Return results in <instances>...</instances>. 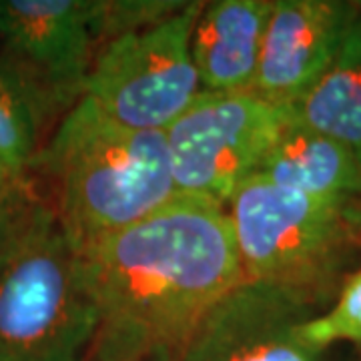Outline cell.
Wrapping results in <instances>:
<instances>
[{
  "label": "cell",
  "instance_id": "6da1fadb",
  "mask_svg": "<svg viewBox=\"0 0 361 361\" xmlns=\"http://www.w3.org/2000/svg\"><path fill=\"white\" fill-rule=\"evenodd\" d=\"M85 259L101 310L87 361H179L207 311L245 279L227 209L187 195Z\"/></svg>",
  "mask_w": 361,
  "mask_h": 361
},
{
  "label": "cell",
  "instance_id": "7a4b0ae2",
  "mask_svg": "<svg viewBox=\"0 0 361 361\" xmlns=\"http://www.w3.org/2000/svg\"><path fill=\"white\" fill-rule=\"evenodd\" d=\"M28 177L49 187L42 197L80 255L179 195L165 133L121 127L85 97L54 127Z\"/></svg>",
  "mask_w": 361,
  "mask_h": 361
},
{
  "label": "cell",
  "instance_id": "3957f363",
  "mask_svg": "<svg viewBox=\"0 0 361 361\" xmlns=\"http://www.w3.org/2000/svg\"><path fill=\"white\" fill-rule=\"evenodd\" d=\"M243 277L325 311L361 259V203L323 201L253 175L227 205Z\"/></svg>",
  "mask_w": 361,
  "mask_h": 361
},
{
  "label": "cell",
  "instance_id": "277c9868",
  "mask_svg": "<svg viewBox=\"0 0 361 361\" xmlns=\"http://www.w3.org/2000/svg\"><path fill=\"white\" fill-rule=\"evenodd\" d=\"M99 323L89 263L47 207L0 265V361H87Z\"/></svg>",
  "mask_w": 361,
  "mask_h": 361
},
{
  "label": "cell",
  "instance_id": "5b68a950",
  "mask_svg": "<svg viewBox=\"0 0 361 361\" xmlns=\"http://www.w3.org/2000/svg\"><path fill=\"white\" fill-rule=\"evenodd\" d=\"M203 2L157 25L109 40L97 52L85 99L113 123L165 130L203 92L191 56V35Z\"/></svg>",
  "mask_w": 361,
  "mask_h": 361
},
{
  "label": "cell",
  "instance_id": "8992f818",
  "mask_svg": "<svg viewBox=\"0 0 361 361\" xmlns=\"http://www.w3.org/2000/svg\"><path fill=\"white\" fill-rule=\"evenodd\" d=\"M291 111L255 92H201L165 130L177 193L229 205L257 175Z\"/></svg>",
  "mask_w": 361,
  "mask_h": 361
},
{
  "label": "cell",
  "instance_id": "52a82bcc",
  "mask_svg": "<svg viewBox=\"0 0 361 361\" xmlns=\"http://www.w3.org/2000/svg\"><path fill=\"white\" fill-rule=\"evenodd\" d=\"M101 0H0V61L23 82L49 137L85 97L103 40Z\"/></svg>",
  "mask_w": 361,
  "mask_h": 361
},
{
  "label": "cell",
  "instance_id": "ba28073f",
  "mask_svg": "<svg viewBox=\"0 0 361 361\" xmlns=\"http://www.w3.org/2000/svg\"><path fill=\"white\" fill-rule=\"evenodd\" d=\"M317 313L285 287L243 279L207 311L179 361H336V348L315 349L299 337V325Z\"/></svg>",
  "mask_w": 361,
  "mask_h": 361
},
{
  "label": "cell",
  "instance_id": "9c48e42d",
  "mask_svg": "<svg viewBox=\"0 0 361 361\" xmlns=\"http://www.w3.org/2000/svg\"><path fill=\"white\" fill-rule=\"evenodd\" d=\"M360 13L345 0H273L251 92L291 111L334 63Z\"/></svg>",
  "mask_w": 361,
  "mask_h": 361
},
{
  "label": "cell",
  "instance_id": "30bf717a",
  "mask_svg": "<svg viewBox=\"0 0 361 361\" xmlns=\"http://www.w3.org/2000/svg\"><path fill=\"white\" fill-rule=\"evenodd\" d=\"M273 0L203 2L191 35V56L203 92H245L257 75Z\"/></svg>",
  "mask_w": 361,
  "mask_h": 361
},
{
  "label": "cell",
  "instance_id": "8fae6325",
  "mask_svg": "<svg viewBox=\"0 0 361 361\" xmlns=\"http://www.w3.org/2000/svg\"><path fill=\"white\" fill-rule=\"evenodd\" d=\"M257 175L323 201L361 203V163L355 155L295 116L285 125Z\"/></svg>",
  "mask_w": 361,
  "mask_h": 361
},
{
  "label": "cell",
  "instance_id": "7c38bea8",
  "mask_svg": "<svg viewBox=\"0 0 361 361\" xmlns=\"http://www.w3.org/2000/svg\"><path fill=\"white\" fill-rule=\"evenodd\" d=\"M334 63L293 109L299 123L341 142L361 163V2Z\"/></svg>",
  "mask_w": 361,
  "mask_h": 361
},
{
  "label": "cell",
  "instance_id": "4fadbf2b",
  "mask_svg": "<svg viewBox=\"0 0 361 361\" xmlns=\"http://www.w3.org/2000/svg\"><path fill=\"white\" fill-rule=\"evenodd\" d=\"M49 130L30 94L13 71L0 61V161L20 177H28Z\"/></svg>",
  "mask_w": 361,
  "mask_h": 361
},
{
  "label": "cell",
  "instance_id": "5bb4252c",
  "mask_svg": "<svg viewBox=\"0 0 361 361\" xmlns=\"http://www.w3.org/2000/svg\"><path fill=\"white\" fill-rule=\"evenodd\" d=\"M299 337L315 349L361 348V265L345 277L327 310L299 325Z\"/></svg>",
  "mask_w": 361,
  "mask_h": 361
},
{
  "label": "cell",
  "instance_id": "9a60e30c",
  "mask_svg": "<svg viewBox=\"0 0 361 361\" xmlns=\"http://www.w3.org/2000/svg\"><path fill=\"white\" fill-rule=\"evenodd\" d=\"M187 2L189 0H101V40L106 44L127 32L157 25L171 14L179 13Z\"/></svg>",
  "mask_w": 361,
  "mask_h": 361
},
{
  "label": "cell",
  "instance_id": "2e32d148",
  "mask_svg": "<svg viewBox=\"0 0 361 361\" xmlns=\"http://www.w3.org/2000/svg\"><path fill=\"white\" fill-rule=\"evenodd\" d=\"M49 207L39 191L0 199V265L32 229L42 211Z\"/></svg>",
  "mask_w": 361,
  "mask_h": 361
},
{
  "label": "cell",
  "instance_id": "e0dca14e",
  "mask_svg": "<svg viewBox=\"0 0 361 361\" xmlns=\"http://www.w3.org/2000/svg\"><path fill=\"white\" fill-rule=\"evenodd\" d=\"M39 191L37 183L30 177H20L14 171L6 167L0 161V199H8V197H18V195L35 193Z\"/></svg>",
  "mask_w": 361,
  "mask_h": 361
}]
</instances>
